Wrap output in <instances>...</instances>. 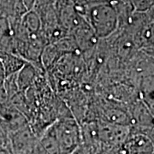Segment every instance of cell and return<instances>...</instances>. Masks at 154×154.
I'll return each mask as SVG.
<instances>
[{"label":"cell","mask_w":154,"mask_h":154,"mask_svg":"<svg viewBox=\"0 0 154 154\" xmlns=\"http://www.w3.org/2000/svg\"><path fill=\"white\" fill-rule=\"evenodd\" d=\"M85 4L88 5H94V4H103V3H110L113 0H84Z\"/></svg>","instance_id":"cell-5"},{"label":"cell","mask_w":154,"mask_h":154,"mask_svg":"<svg viewBox=\"0 0 154 154\" xmlns=\"http://www.w3.org/2000/svg\"><path fill=\"white\" fill-rule=\"evenodd\" d=\"M99 141L105 146H122L129 135L130 127L111 124L97 120Z\"/></svg>","instance_id":"cell-3"},{"label":"cell","mask_w":154,"mask_h":154,"mask_svg":"<svg viewBox=\"0 0 154 154\" xmlns=\"http://www.w3.org/2000/svg\"><path fill=\"white\" fill-rule=\"evenodd\" d=\"M34 154H47L45 152V150L42 147H41V146H40V144L39 142L37 145V146H36V148H35V152Z\"/></svg>","instance_id":"cell-7"},{"label":"cell","mask_w":154,"mask_h":154,"mask_svg":"<svg viewBox=\"0 0 154 154\" xmlns=\"http://www.w3.org/2000/svg\"><path fill=\"white\" fill-rule=\"evenodd\" d=\"M134 11L145 12L153 8V0H130Z\"/></svg>","instance_id":"cell-4"},{"label":"cell","mask_w":154,"mask_h":154,"mask_svg":"<svg viewBox=\"0 0 154 154\" xmlns=\"http://www.w3.org/2000/svg\"><path fill=\"white\" fill-rule=\"evenodd\" d=\"M85 18L99 39L108 38L118 28V18L110 3L88 5Z\"/></svg>","instance_id":"cell-1"},{"label":"cell","mask_w":154,"mask_h":154,"mask_svg":"<svg viewBox=\"0 0 154 154\" xmlns=\"http://www.w3.org/2000/svg\"><path fill=\"white\" fill-rule=\"evenodd\" d=\"M52 125L60 154H69L82 144L81 126L74 116L59 118Z\"/></svg>","instance_id":"cell-2"},{"label":"cell","mask_w":154,"mask_h":154,"mask_svg":"<svg viewBox=\"0 0 154 154\" xmlns=\"http://www.w3.org/2000/svg\"><path fill=\"white\" fill-rule=\"evenodd\" d=\"M24 1V4L27 7L28 11H31L33 9V4H34V0H23Z\"/></svg>","instance_id":"cell-6"}]
</instances>
